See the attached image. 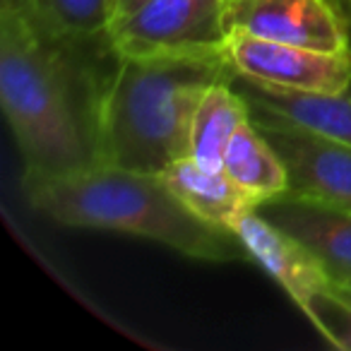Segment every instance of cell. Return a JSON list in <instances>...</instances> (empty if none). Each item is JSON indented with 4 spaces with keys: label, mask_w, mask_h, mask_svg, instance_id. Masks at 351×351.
Wrapping results in <instances>:
<instances>
[{
    "label": "cell",
    "mask_w": 351,
    "mask_h": 351,
    "mask_svg": "<svg viewBox=\"0 0 351 351\" xmlns=\"http://www.w3.org/2000/svg\"><path fill=\"white\" fill-rule=\"evenodd\" d=\"M29 3H32V0H0V5L20 8V10H29Z\"/></svg>",
    "instance_id": "cell-18"
},
{
    "label": "cell",
    "mask_w": 351,
    "mask_h": 351,
    "mask_svg": "<svg viewBox=\"0 0 351 351\" xmlns=\"http://www.w3.org/2000/svg\"><path fill=\"white\" fill-rule=\"evenodd\" d=\"M341 15H344V22H346V32H349V53H351V0H344L339 5Z\"/></svg>",
    "instance_id": "cell-17"
},
{
    "label": "cell",
    "mask_w": 351,
    "mask_h": 351,
    "mask_svg": "<svg viewBox=\"0 0 351 351\" xmlns=\"http://www.w3.org/2000/svg\"><path fill=\"white\" fill-rule=\"evenodd\" d=\"M224 171L255 200V205L289 191V173L277 149L253 121L239 128L224 149Z\"/></svg>",
    "instance_id": "cell-12"
},
{
    "label": "cell",
    "mask_w": 351,
    "mask_h": 351,
    "mask_svg": "<svg viewBox=\"0 0 351 351\" xmlns=\"http://www.w3.org/2000/svg\"><path fill=\"white\" fill-rule=\"evenodd\" d=\"M226 56L236 75L272 87L298 92H346L351 89V53H330L296 44L229 32Z\"/></svg>",
    "instance_id": "cell-5"
},
{
    "label": "cell",
    "mask_w": 351,
    "mask_h": 351,
    "mask_svg": "<svg viewBox=\"0 0 351 351\" xmlns=\"http://www.w3.org/2000/svg\"><path fill=\"white\" fill-rule=\"evenodd\" d=\"M236 75L226 49L166 56H121L101 108L104 161L161 173L188 156L197 104Z\"/></svg>",
    "instance_id": "cell-2"
},
{
    "label": "cell",
    "mask_w": 351,
    "mask_h": 351,
    "mask_svg": "<svg viewBox=\"0 0 351 351\" xmlns=\"http://www.w3.org/2000/svg\"><path fill=\"white\" fill-rule=\"evenodd\" d=\"M301 311L308 315V320L317 327L322 337L337 349L351 351V291L341 289L337 284L327 282L320 287Z\"/></svg>",
    "instance_id": "cell-15"
},
{
    "label": "cell",
    "mask_w": 351,
    "mask_h": 351,
    "mask_svg": "<svg viewBox=\"0 0 351 351\" xmlns=\"http://www.w3.org/2000/svg\"><path fill=\"white\" fill-rule=\"evenodd\" d=\"M332 3H335V5H337V8H339V5H341V3H344V0H332Z\"/></svg>",
    "instance_id": "cell-19"
},
{
    "label": "cell",
    "mask_w": 351,
    "mask_h": 351,
    "mask_svg": "<svg viewBox=\"0 0 351 351\" xmlns=\"http://www.w3.org/2000/svg\"><path fill=\"white\" fill-rule=\"evenodd\" d=\"M289 173V195L351 210V145L287 123H260Z\"/></svg>",
    "instance_id": "cell-7"
},
{
    "label": "cell",
    "mask_w": 351,
    "mask_h": 351,
    "mask_svg": "<svg viewBox=\"0 0 351 351\" xmlns=\"http://www.w3.org/2000/svg\"><path fill=\"white\" fill-rule=\"evenodd\" d=\"M231 84L248 104L250 121L287 123L351 145V89L298 92L253 82L243 75H234Z\"/></svg>",
    "instance_id": "cell-9"
},
{
    "label": "cell",
    "mask_w": 351,
    "mask_h": 351,
    "mask_svg": "<svg viewBox=\"0 0 351 351\" xmlns=\"http://www.w3.org/2000/svg\"><path fill=\"white\" fill-rule=\"evenodd\" d=\"M250 121L245 99L231 82H219L205 92L197 104L191 128V149L188 156L202 166L219 169L224 164V149L231 137Z\"/></svg>",
    "instance_id": "cell-13"
},
{
    "label": "cell",
    "mask_w": 351,
    "mask_h": 351,
    "mask_svg": "<svg viewBox=\"0 0 351 351\" xmlns=\"http://www.w3.org/2000/svg\"><path fill=\"white\" fill-rule=\"evenodd\" d=\"M22 191L32 210L63 226L142 236L207 263L250 260L234 231L188 210L161 173L101 164L58 178H22Z\"/></svg>",
    "instance_id": "cell-3"
},
{
    "label": "cell",
    "mask_w": 351,
    "mask_h": 351,
    "mask_svg": "<svg viewBox=\"0 0 351 351\" xmlns=\"http://www.w3.org/2000/svg\"><path fill=\"white\" fill-rule=\"evenodd\" d=\"M229 0H147L111 25L118 56H166L224 49Z\"/></svg>",
    "instance_id": "cell-4"
},
{
    "label": "cell",
    "mask_w": 351,
    "mask_h": 351,
    "mask_svg": "<svg viewBox=\"0 0 351 351\" xmlns=\"http://www.w3.org/2000/svg\"><path fill=\"white\" fill-rule=\"evenodd\" d=\"M147 0H111V12H113V22L121 20V17L135 12L140 5H145ZM111 22V25H113Z\"/></svg>",
    "instance_id": "cell-16"
},
{
    "label": "cell",
    "mask_w": 351,
    "mask_h": 351,
    "mask_svg": "<svg viewBox=\"0 0 351 351\" xmlns=\"http://www.w3.org/2000/svg\"><path fill=\"white\" fill-rule=\"evenodd\" d=\"M27 12L63 36L111 34V0H32Z\"/></svg>",
    "instance_id": "cell-14"
},
{
    "label": "cell",
    "mask_w": 351,
    "mask_h": 351,
    "mask_svg": "<svg viewBox=\"0 0 351 351\" xmlns=\"http://www.w3.org/2000/svg\"><path fill=\"white\" fill-rule=\"evenodd\" d=\"M226 32L330 53L349 51L344 15L332 0H229Z\"/></svg>",
    "instance_id": "cell-6"
},
{
    "label": "cell",
    "mask_w": 351,
    "mask_h": 351,
    "mask_svg": "<svg viewBox=\"0 0 351 351\" xmlns=\"http://www.w3.org/2000/svg\"><path fill=\"white\" fill-rule=\"evenodd\" d=\"M255 210L298 239L327 272L332 284L351 289V210L282 193Z\"/></svg>",
    "instance_id": "cell-8"
},
{
    "label": "cell",
    "mask_w": 351,
    "mask_h": 351,
    "mask_svg": "<svg viewBox=\"0 0 351 351\" xmlns=\"http://www.w3.org/2000/svg\"><path fill=\"white\" fill-rule=\"evenodd\" d=\"M118 56L111 34L63 36L0 5V104L25 178H58L104 161L101 108Z\"/></svg>",
    "instance_id": "cell-1"
},
{
    "label": "cell",
    "mask_w": 351,
    "mask_h": 351,
    "mask_svg": "<svg viewBox=\"0 0 351 351\" xmlns=\"http://www.w3.org/2000/svg\"><path fill=\"white\" fill-rule=\"evenodd\" d=\"M161 176L188 210L219 229L231 231L243 212L258 207L253 197L226 173L224 166L210 169L197 164L193 156H183L166 166Z\"/></svg>",
    "instance_id": "cell-11"
},
{
    "label": "cell",
    "mask_w": 351,
    "mask_h": 351,
    "mask_svg": "<svg viewBox=\"0 0 351 351\" xmlns=\"http://www.w3.org/2000/svg\"><path fill=\"white\" fill-rule=\"evenodd\" d=\"M231 231L239 236L248 258L255 260L293 298L298 308L330 282L315 255L298 239L265 219L258 210L243 212L234 221Z\"/></svg>",
    "instance_id": "cell-10"
},
{
    "label": "cell",
    "mask_w": 351,
    "mask_h": 351,
    "mask_svg": "<svg viewBox=\"0 0 351 351\" xmlns=\"http://www.w3.org/2000/svg\"><path fill=\"white\" fill-rule=\"evenodd\" d=\"M341 289H344V287H341ZM349 291H351V289H349Z\"/></svg>",
    "instance_id": "cell-20"
}]
</instances>
